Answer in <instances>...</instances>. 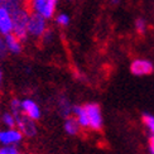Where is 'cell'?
<instances>
[{
	"instance_id": "9c48e42d",
	"label": "cell",
	"mask_w": 154,
	"mask_h": 154,
	"mask_svg": "<svg viewBox=\"0 0 154 154\" xmlns=\"http://www.w3.org/2000/svg\"><path fill=\"white\" fill-rule=\"evenodd\" d=\"M9 34H13V17L8 9L2 6L0 8V35L6 37Z\"/></svg>"
},
{
	"instance_id": "3957f363",
	"label": "cell",
	"mask_w": 154,
	"mask_h": 154,
	"mask_svg": "<svg viewBox=\"0 0 154 154\" xmlns=\"http://www.w3.org/2000/svg\"><path fill=\"white\" fill-rule=\"evenodd\" d=\"M48 30L47 19L37 13H30L29 23H28V35L34 39H41L44 33Z\"/></svg>"
},
{
	"instance_id": "8992f818",
	"label": "cell",
	"mask_w": 154,
	"mask_h": 154,
	"mask_svg": "<svg viewBox=\"0 0 154 154\" xmlns=\"http://www.w3.org/2000/svg\"><path fill=\"white\" fill-rule=\"evenodd\" d=\"M17 128L19 129V131H20L24 137L27 138H33L37 135V124L35 121L30 120L29 118H27L25 115H19V116H17Z\"/></svg>"
},
{
	"instance_id": "d6986e66",
	"label": "cell",
	"mask_w": 154,
	"mask_h": 154,
	"mask_svg": "<svg viewBox=\"0 0 154 154\" xmlns=\"http://www.w3.org/2000/svg\"><path fill=\"white\" fill-rule=\"evenodd\" d=\"M134 27H135V30L139 34H144L146 29H148V24H146V20L143 18H138L135 23H134Z\"/></svg>"
},
{
	"instance_id": "4316f807",
	"label": "cell",
	"mask_w": 154,
	"mask_h": 154,
	"mask_svg": "<svg viewBox=\"0 0 154 154\" xmlns=\"http://www.w3.org/2000/svg\"><path fill=\"white\" fill-rule=\"evenodd\" d=\"M66 2H72V0H66Z\"/></svg>"
},
{
	"instance_id": "7c38bea8",
	"label": "cell",
	"mask_w": 154,
	"mask_h": 154,
	"mask_svg": "<svg viewBox=\"0 0 154 154\" xmlns=\"http://www.w3.org/2000/svg\"><path fill=\"white\" fill-rule=\"evenodd\" d=\"M57 107H58V111L65 119L72 116V111H73V106L71 104V101L68 100V97H66L65 95H61L57 101Z\"/></svg>"
},
{
	"instance_id": "e0dca14e",
	"label": "cell",
	"mask_w": 154,
	"mask_h": 154,
	"mask_svg": "<svg viewBox=\"0 0 154 154\" xmlns=\"http://www.w3.org/2000/svg\"><path fill=\"white\" fill-rule=\"evenodd\" d=\"M9 111L14 115V116H19L22 115V100L18 99V97H13L10 101H9Z\"/></svg>"
},
{
	"instance_id": "52a82bcc",
	"label": "cell",
	"mask_w": 154,
	"mask_h": 154,
	"mask_svg": "<svg viewBox=\"0 0 154 154\" xmlns=\"http://www.w3.org/2000/svg\"><path fill=\"white\" fill-rule=\"evenodd\" d=\"M22 112L30 120L37 121L42 118V110L39 105L33 100V99H23L22 100Z\"/></svg>"
},
{
	"instance_id": "ffe728a7",
	"label": "cell",
	"mask_w": 154,
	"mask_h": 154,
	"mask_svg": "<svg viewBox=\"0 0 154 154\" xmlns=\"http://www.w3.org/2000/svg\"><path fill=\"white\" fill-rule=\"evenodd\" d=\"M0 154H20L15 145H0Z\"/></svg>"
},
{
	"instance_id": "30bf717a",
	"label": "cell",
	"mask_w": 154,
	"mask_h": 154,
	"mask_svg": "<svg viewBox=\"0 0 154 154\" xmlns=\"http://www.w3.org/2000/svg\"><path fill=\"white\" fill-rule=\"evenodd\" d=\"M5 39V44H6V48H8V53L11 54H19L22 53L23 51V42L19 39L18 37H15L14 34H9L4 37Z\"/></svg>"
},
{
	"instance_id": "44dd1931",
	"label": "cell",
	"mask_w": 154,
	"mask_h": 154,
	"mask_svg": "<svg viewBox=\"0 0 154 154\" xmlns=\"http://www.w3.org/2000/svg\"><path fill=\"white\" fill-rule=\"evenodd\" d=\"M53 38H54V34H53V32L51 30V29H48L46 33H44V35L41 38V41L44 43V44H48V43H51L53 41Z\"/></svg>"
},
{
	"instance_id": "ac0fdd59",
	"label": "cell",
	"mask_w": 154,
	"mask_h": 154,
	"mask_svg": "<svg viewBox=\"0 0 154 154\" xmlns=\"http://www.w3.org/2000/svg\"><path fill=\"white\" fill-rule=\"evenodd\" d=\"M54 22L58 27L65 28L71 23V18H69L67 13H58V14H56V17H54Z\"/></svg>"
},
{
	"instance_id": "603a6c76",
	"label": "cell",
	"mask_w": 154,
	"mask_h": 154,
	"mask_svg": "<svg viewBox=\"0 0 154 154\" xmlns=\"http://www.w3.org/2000/svg\"><path fill=\"white\" fill-rule=\"evenodd\" d=\"M148 152H149V154H154V139H149V142H148Z\"/></svg>"
},
{
	"instance_id": "6da1fadb",
	"label": "cell",
	"mask_w": 154,
	"mask_h": 154,
	"mask_svg": "<svg viewBox=\"0 0 154 154\" xmlns=\"http://www.w3.org/2000/svg\"><path fill=\"white\" fill-rule=\"evenodd\" d=\"M30 10L25 4L20 9L11 13L13 17V34L18 37L22 42H25L29 38L28 35V23L30 18Z\"/></svg>"
},
{
	"instance_id": "277c9868",
	"label": "cell",
	"mask_w": 154,
	"mask_h": 154,
	"mask_svg": "<svg viewBox=\"0 0 154 154\" xmlns=\"http://www.w3.org/2000/svg\"><path fill=\"white\" fill-rule=\"evenodd\" d=\"M85 110L87 112V118H88V125L94 131H100L104 126V118H102V111L99 104L96 102H88L85 104Z\"/></svg>"
},
{
	"instance_id": "4fadbf2b",
	"label": "cell",
	"mask_w": 154,
	"mask_h": 154,
	"mask_svg": "<svg viewBox=\"0 0 154 154\" xmlns=\"http://www.w3.org/2000/svg\"><path fill=\"white\" fill-rule=\"evenodd\" d=\"M63 129H65V131L68 134V135L75 137V135H79L82 128L80 126L79 121H77L73 116H69V118L65 119V123H63Z\"/></svg>"
},
{
	"instance_id": "484cf974",
	"label": "cell",
	"mask_w": 154,
	"mask_h": 154,
	"mask_svg": "<svg viewBox=\"0 0 154 154\" xmlns=\"http://www.w3.org/2000/svg\"><path fill=\"white\" fill-rule=\"evenodd\" d=\"M3 2H4V0H0V8L3 6Z\"/></svg>"
},
{
	"instance_id": "2e32d148",
	"label": "cell",
	"mask_w": 154,
	"mask_h": 154,
	"mask_svg": "<svg viewBox=\"0 0 154 154\" xmlns=\"http://www.w3.org/2000/svg\"><path fill=\"white\" fill-rule=\"evenodd\" d=\"M25 4H27V2H24V0H4L3 2V6L5 9H8L10 13L20 9Z\"/></svg>"
},
{
	"instance_id": "83f0119b",
	"label": "cell",
	"mask_w": 154,
	"mask_h": 154,
	"mask_svg": "<svg viewBox=\"0 0 154 154\" xmlns=\"http://www.w3.org/2000/svg\"><path fill=\"white\" fill-rule=\"evenodd\" d=\"M20 154H27V153H20Z\"/></svg>"
},
{
	"instance_id": "5bb4252c",
	"label": "cell",
	"mask_w": 154,
	"mask_h": 154,
	"mask_svg": "<svg viewBox=\"0 0 154 154\" xmlns=\"http://www.w3.org/2000/svg\"><path fill=\"white\" fill-rule=\"evenodd\" d=\"M0 123L5 128L11 129V128H17V118L10 111H4L0 115Z\"/></svg>"
},
{
	"instance_id": "7402d4cb",
	"label": "cell",
	"mask_w": 154,
	"mask_h": 154,
	"mask_svg": "<svg viewBox=\"0 0 154 154\" xmlns=\"http://www.w3.org/2000/svg\"><path fill=\"white\" fill-rule=\"evenodd\" d=\"M6 53H8V48H6L5 39H4V37L0 35V58H4Z\"/></svg>"
},
{
	"instance_id": "8fae6325",
	"label": "cell",
	"mask_w": 154,
	"mask_h": 154,
	"mask_svg": "<svg viewBox=\"0 0 154 154\" xmlns=\"http://www.w3.org/2000/svg\"><path fill=\"white\" fill-rule=\"evenodd\" d=\"M72 116L79 121L80 126L82 129H88V118H87V112L85 110L83 105H75L73 106V111H72Z\"/></svg>"
},
{
	"instance_id": "d4e9b609",
	"label": "cell",
	"mask_w": 154,
	"mask_h": 154,
	"mask_svg": "<svg viewBox=\"0 0 154 154\" xmlns=\"http://www.w3.org/2000/svg\"><path fill=\"white\" fill-rule=\"evenodd\" d=\"M110 4L116 6V5H119V4H120V0H110Z\"/></svg>"
},
{
	"instance_id": "cb8c5ba5",
	"label": "cell",
	"mask_w": 154,
	"mask_h": 154,
	"mask_svg": "<svg viewBox=\"0 0 154 154\" xmlns=\"http://www.w3.org/2000/svg\"><path fill=\"white\" fill-rule=\"evenodd\" d=\"M3 81H4V73L2 71V68H0V88L3 86Z\"/></svg>"
},
{
	"instance_id": "7a4b0ae2",
	"label": "cell",
	"mask_w": 154,
	"mask_h": 154,
	"mask_svg": "<svg viewBox=\"0 0 154 154\" xmlns=\"http://www.w3.org/2000/svg\"><path fill=\"white\" fill-rule=\"evenodd\" d=\"M27 5L32 13H37L44 19L51 20L56 17L58 0H27Z\"/></svg>"
},
{
	"instance_id": "9a60e30c",
	"label": "cell",
	"mask_w": 154,
	"mask_h": 154,
	"mask_svg": "<svg viewBox=\"0 0 154 154\" xmlns=\"http://www.w3.org/2000/svg\"><path fill=\"white\" fill-rule=\"evenodd\" d=\"M142 120H143V124L145 126L146 131L149 134V139H154V116L152 114L145 112L143 114Z\"/></svg>"
},
{
	"instance_id": "5b68a950",
	"label": "cell",
	"mask_w": 154,
	"mask_h": 154,
	"mask_svg": "<svg viewBox=\"0 0 154 154\" xmlns=\"http://www.w3.org/2000/svg\"><path fill=\"white\" fill-rule=\"evenodd\" d=\"M24 135L19 131L18 128H4L0 129V145H15L18 146L22 143Z\"/></svg>"
},
{
	"instance_id": "ba28073f",
	"label": "cell",
	"mask_w": 154,
	"mask_h": 154,
	"mask_svg": "<svg viewBox=\"0 0 154 154\" xmlns=\"http://www.w3.org/2000/svg\"><path fill=\"white\" fill-rule=\"evenodd\" d=\"M153 71H154V66L148 60L137 58L130 65V72L134 76H146V75L153 73Z\"/></svg>"
}]
</instances>
